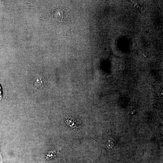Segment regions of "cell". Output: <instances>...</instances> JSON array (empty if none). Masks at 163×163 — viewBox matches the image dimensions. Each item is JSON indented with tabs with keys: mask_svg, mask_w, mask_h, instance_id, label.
Masks as SVG:
<instances>
[{
	"mask_svg": "<svg viewBox=\"0 0 163 163\" xmlns=\"http://www.w3.org/2000/svg\"><path fill=\"white\" fill-rule=\"evenodd\" d=\"M68 117L65 119V122L68 126L72 129H78L79 122L68 116Z\"/></svg>",
	"mask_w": 163,
	"mask_h": 163,
	"instance_id": "1",
	"label": "cell"
},
{
	"mask_svg": "<svg viewBox=\"0 0 163 163\" xmlns=\"http://www.w3.org/2000/svg\"><path fill=\"white\" fill-rule=\"evenodd\" d=\"M34 82V85L38 88H40L44 86V79L40 76H39L37 78Z\"/></svg>",
	"mask_w": 163,
	"mask_h": 163,
	"instance_id": "2",
	"label": "cell"
},
{
	"mask_svg": "<svg viewBox=\"0 0 163 163\" xmlns=\"http://www.w3.org/2000/svg\"><path fill=\"white\" fill-rule=\"evenodd\" d=\"M0 163H4L3 161L2 160L1 161H0Z\"/></svg>",
	"mask_w": 163,
	"mask_h": 163,
	"instance_id": "3",
	"label": "cell"
},
{
	"mask_svg": "<svg viewBox=\"0 0 163 163\" xmlns=\"http://www.w3.org/2000/svg\"><path fill=\"white\" fill-rule=\"evenodd\" d=\"M0 156L1 157V158H2V156H1V152H0Z\"/></svg>",
	"mask_w": 163,
	"mask_h": 163,
	"instance_id": "4",
	"label": "cell"
}]
</instances>
